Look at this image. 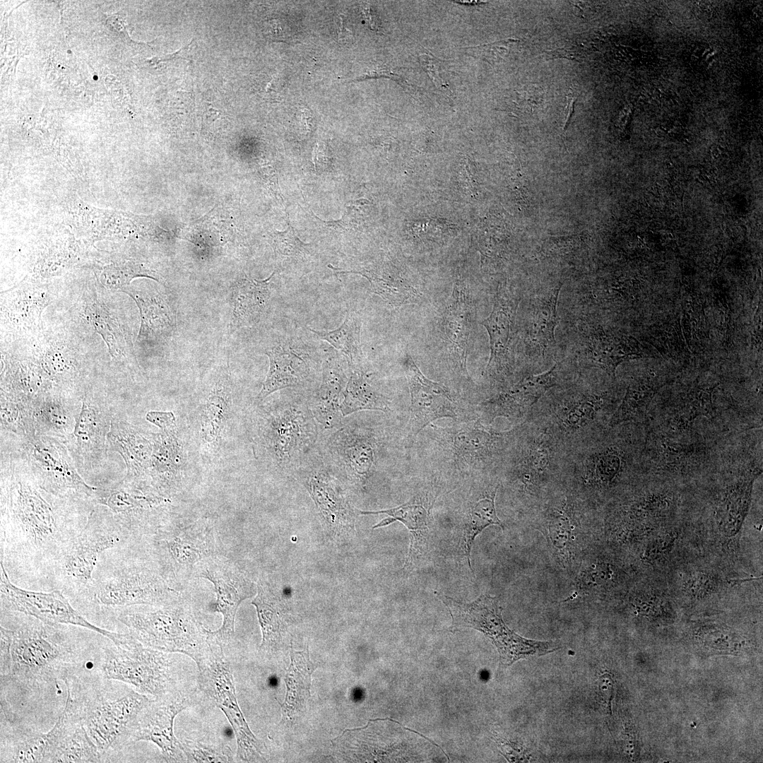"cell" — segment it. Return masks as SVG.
I'll return each instance as SVG.
<instances>
[{"mask_svg": "<svg viewBox=\"0 0 763 763\" xmlns=\"http://www.w3.org/2000/svg\"><path fill=\"white\" fill-rule=\"evenodd\" d=\"M94 506L44 490L23 462L11 455L6 465L1 463V561L16 575L49 579L54 562L83 529Z\"/></svg>", "mask_w": 763, "mask_h": 763, "instance_id": "cell-1", "label": "cell"}, {"mask_svg": "<svg viewBox=\"0 0 763 763\" xmlns=\"http://www.w3.org/2000/svg\"><path fill=\"white\" fill-rule=\"evenodd\" d=\"M117 621L143 645L171 653H181L194 662L198 670L211 658L213 641L196 619L190 603L181 594L159 605L114 608Z\"/></svg>", "mask_w": 763, "mask_h": 763, "instance_id": "cell-2", "label": "cell"}, {"mask_svg": "<svg viewBox=\"0 0 763 763\" xmlns=\"http://www.w3.org/2000/svg\"><path fill=\"white\" fill-rule=\"evenodd\" d=\"M101 671L105 678L130 685L153 699L198 687V674L190 675L178 656L146 646L129 633L104 649Z\"/></svg>", "mask_w": 763, "mask_h": 763, "instance_id": "cell-3", "label": "cell"}, {"mask_svg": "<svg viewBox=\"0 0 763 763\" xmlns=\"http://www.w3.org/2000/svg\"><path fill=\"white\" fill-rule=\"evenodd\" d=\"M133 536L108 509L95 504L83 529L54 562L50 582L66 596L87 597L102 555L126 544Z\"/></svg>", "mask_w": 763, "mask_h": 763, "instance_id": "cell-4", "label": "cell"}, {"mask_svg": "<svg viewBox=\"0 0 763 763\" xmlns=\"http://www.w3.org/2000/svg\"><path fill=\"white\" fill-rule=\"evenodd\" d=\"M0 629L1 678L31 685L63 673L72 649L56 626L37 620Z\"/></svg>", "mask_w": 763, "mask_h": 763, "instance_id": "cell-5", "label": "cell"}, {"mask_svg": "<svg viewBox=\"0 0 763 763\" xmlns=\"http://www.w3.org/2000/svg\"><path fill=\"white\" fill-rule=\"evenodd\" d=\"M165 520L144 536L150 564L174 588L188 581L200 563L218 554L216 540L213 524L207 520L188 524Z\"/></svg>", "mask_w": 763, "mask_h": 763, "instance_id": "cell-6", "label": "cell"}, {"mask_svg": "<svg viewBox=\"0 0 763 763\" xmlns=\"http://www.w3.org/2000/svg\"><path fill=\"white\" fill-rule=\"evenodd\" d=\"M451 617V632L473 628L482 632L496 647L499 663L504 668L529 656H543L557 651L560 646L552 641L525 638L511 629L502 617V608L496 597L483 594L471 603L458 601L437 593Z\"/></svg>", "mask_w": 763, "mask_h": 763, "instance_id": "cell-7", "label": "cell"}, {"mask_svg": "<svg viewBox=\"0 0 763 763\" xmlns=\"http://www.w3.org/2000/svg\"><path fill=\"white\" fill-rule=\"evenodd\" d=\"M67 688L66 702L102 757L129 745L134 724L152 699L136 690L112 698L102 692L76 696Z\"/></svg>", "mask_w": 763, "mask_h": 763, "instance_id": "cell-8", "label": "cell"}, {"mask_svg": "<svg viewBox=\"0 0 763 763\" xmlns=\"http://www.w3.org/2000/svg\"><path fill=\"white\" fill-rule=\"evenodd\" d=\"M179 595L151 564L122 561L96 569L87 598L114 609L163 604Z\"/></svg>", "mask_w": 763, "mask_h": 763, "instance_id": "cell-9", "label": "cell"}, {"mask_svg": "<svg viewBox=\"0 0 763 763\" xmlns=\"http://www.w3.org/2000/svg\"><path fill=\"white\" fill-rule=\"evenodd\" d=\"M20 441L18 459L44 490L59 497L93 502L97 487L81 477L62 442L37 434Z\"/></svg>", "mask_w": 763, "mask_h": 763, "instance_id": "cell-10", "label": "cell"}, {"mask_svg": "<svg viewBox=\"0 0 763 763\" xmlns=\"http://www.w3.org/2000/svg\"><path fill=\"white\" fill-rule=\"evenodd\" d=\"M198 686L224 713L237 741L236 759L255 762L266 759V746L250 730L239 706L232 671L224 648L213 644L210 661L198 670Z\"/></svg>", "mask_w": 763, "mask_h": 763, "instance_id": "cell-11", "label": "cell"}, {"mask_svg": "<svg viewBox=\"0 0 763 763\" xmlns=\"http://www.w3.org/2000/svg\"><path fill=\"white\" fill-rule=\"evenodd\" d=\"M261 442L271 459L282 469L299 466L314 446L317 422L309 408L285 403L264 416Z\"/></svg>", "mask_w": 763, "mask_h": 763, "instance_id": "cell-12", "label": "cell"}, {"mask_svg": "<svg viewBox=\"0 0 763 763\" xmlns=\"http://www.w3.org/2000/svg\"><path fill=\"white\" fill-rule=\"evenodd\" d=\"M0 567L2 608L23 613L52 626L71 625L83 627L101 634L114 644L122 639L123 634L108 631L89 622L71 605L61 591L54 588L45 592L24 589L11 581L1 561Z\"/></svg>", "mask_w": 763, "mask_h": 763, "instance_id": "cell-13", "label": "cell"}, {"mask_svg": "<svg viewBox=\"0 0 763 763\" xmlns=\"http://www.w3.org/2000/svg\"><path fill=\"white\" fill-rule=\"evenodd\" d=\"M168 499L143 481L123 479L106 488H98L93 503L105 507L134 536L150 533L165 519Z\"/></svg>", "mask_w": 763, "mask_h": 763, "instance_id": "cell-14", "label": "cell"}, {"mask_svg": "<svg viewBox=\"0 0 763 763\" xmlns=\"http://www.w3.org/2000/svg\"><path fill=\"white\" fill-rule=\"evenodd\" d=\"M194 576L208 579L213 584L215 600L211 610L222 615L223 622L217 630H209V634L223 648L227 646L235 636L239 605L254 596L256 587L235 562L218 554L200 563Z\"/></svg>", "mask_w": 763, "mask_h": 763, "instance_id": "cell-15", "label": "cell"}, {"mask_svg": "<svg viewBox=\"0 0 763 763\" xmlns=\"http://www.w3.org/2000/svg\"><path fill=\"white\" fill-rule=\"evenodd\" d=\"M199 687L160 699H151L139 714L131 731L129 744L149 741L159 748L165 762H186L174 722L183 710L200 702Z\"/></svg>", "mask_w": 763, "mask_h": 763, "instance_id": "cell-16", "label": "cell"}, {"mask_svg": "<svg viewBox=\"0 0 763 763\" xmlns=\"http://www.w3.org/2000/svg\"><path fill=\"white\" fill-rule=\"evenodd\" d=\"M116 414L106 401L85 394L74 430L64 442L80 473L100 471L107 458V434Z\"/></svg>", "mask_w": 763, "mask_h": 763, "instance_id": "cell-17", "label": "cell"}, {"mask_svg": "<svg viewBox=\"0 0 763 763\" xmlns=\"http://www.w3.org/2000/svg\"><path fill=\"white\" fill-rule=\"evenodd\" d=\"M403 368L410 394V435L415 437L425 427L442 418H455V404L448 389L426 377L409 354Z\"/></svg>", "mask_w": 763, "mask_h": 763, "instance_id": "cell-18", "label": "cell"}, {"mask_svg": "<svg viewBox=\"0 0 763 763\" xmlns=\"http://www.w3.org/2000/svg\"><path fill=\"white\" fill-rule=\"evenodd\" d=\"M146 420L160 429L153 434V450L148 483L161 496L167 498L177 483L182 451L176 420L172 412L150 411Z\"/></svg>", "mask_w": 763, "mask_h": 763, "instance_id": "cell-19", "label": "cell"}, {"mask_svg": "<svg viewBox=\"0 0 763 763\" xmlns=\"http://www.w3.org/2000/svg\"><path fill=\"white\" fill-rule=\"evenodd\" d=\"M375 445L374 437L367 430L350 425L338 430L327 443L336 465L350 480L363 486L373 473Z\"/></svg>", "mask_w": 763, "mask_h": 763, "instance_id": "cell-20", "label": "cell"}, {"mask_svg": "<svg viewBox=\"0 0 763 763\" xmlns=\"http://www.w3.org/2000/svg\"><path fill=\"white\" fill-rule=\"evenodd\" d=\"M107 449L123 458L126 474L124 479L148 482L153 450V434H148L133 425L113 418L107 434Z\"/></svg>", "mask_w": 763, "mask_h": 763, "instance_id": "cell-21", "label": "cell"}, {"mask_svg": "<svg viewBox=\"0 0 763 763\" xmlns=\"http://www.w3.org/2000/svg\"><path fill=\"white\" fill-rule=\"evenodd\" d=\"M48 762H101L102 756L68 704L52 728Z\"/></svg>", "mask_w": 763, "mask_h": 763, "instance_id": "cell-22", "label": "cell"}, {"mask_svg": "<svg viewBox=\"0 0 763 763\" xmlns=\"http://www.w3.org/2000/svg\"><path fill=\"white\" fill-rule=\"evenodd\" d=\"M357 511L363 515L385 514L388 516L374 525L373 529L389 525L396 521L401 522L407 528L410 534V545L403 567L406 572L410 571L418 560L427 552L430 507L422 497L415 496L407 502L391 509Z\"/></svg>", "mask_w": 763, "mask_h": 763, "instance_id": "cell-23", "label": "cell"}, {"mask_svg": "<svg viewBox=\"0 0 763 763\" xmlns=\"http://www.w3.org/2000/svg\"><path fill=\"white\" fill-rule=\"evenodd\" d=\"M122 291L136 302L141 315L138 342L162 341L169 338L176 327L173 305L166 295L158 291H144L125 287Z\"/></svg>", "mask_w": 763, "mask_h": 763, "instance_id": "cell-24", "label": "cell"}, {"mask_svg": "<svg viewBox=\"0 0 763 763\" xmlns=\"http://www.w3.org/2000/svg\"><path fill=\"white\" fill-rule=\"evenodd\" d=\"M443 329L447 348L467 375L466 361L471 329L469 297L464 285L457 282L443 313Z\"/></svg>", "mask_w": 763, "mask_h": 763, "instance_id": "cell-25", "label": "cell"}, {"mask_svg": "<svg viewBox=\"0 0 763 763\" xmlns=\"http://www.w3.org/2000/svg\"><path fill=\"white\" fill-rule=\"evenodd\" d=\"M519 302L506 292L496 295L492 310L480 324L490 338V358L487 370L501 369L508 360L509 347Z\"/></svg>", "mask_w": 763, "mask_h": 763, "instance_id": "cell-26", "label": "cell"}, {"mask_svg": "<svg viewBox=\"0 0 763 763\" xmlns=\"http://www.w3.org/2000/svg\"><path fill=\"white\" fill-rule=\"evenodd\" d=\"M274 273L261 280L245 278L234 285L231 295V331L259 321L271 297Z\"/></svg>", "mask_w": 763, "mask_h": 763, "instance_id": "cell-27", "label": "cell"}, {"mask_svg": "<svg viewBox=\"0 0 763 763\" xmlns=\"http://www.w3.org/2000/svg\"><path fill=\"white\" fill-rule=\"evenodd\" d=\"M317 666L310 660L308 646L296 651L291 644L290 663L285 677L286 694L280 704L281 723L293 721L304 709L311 697L312 674Z\"/></svg>", "mask_w": 763, "mask_h": 763, "instance_id": "cell-28", "label": "cell"}, {"mask_svg": "<svg viewBox=\"0 0 763 763\" xmlns=\"http://www.w3.org/2000/svg\"><path fill=\"white\" fill-rule=\"evenodd\" d=\"M269 360V368L257 396L264 400L273 392L302 385L309 374L306 362L284 345H275L265 351Z\"/></svg>", "mask_w": 763, "mask_h": 763, "instance_id": "cell-29", "label": "cell"}, {"mask_svg": "<svg viewBox=\"0 0 763 763\" xmlns=\"http://www.w3.org/2000/svg\"><path fill=\"white\" fill-rule=\"evenodd\" d=\"M309 468L305 484L324 519L336 525L350 524L352 509L327 469L323 466Z\"/></svg>", "mask_w": 763, "mask_h": 763, "instance_id": "cell-30", "label": "cell"}, {"mask_svg": "<svg viewBox=\"0 0 763 763\" xmlns=\"http://www.w3.org/2000/svg\"><path fill=\"white\" fill-rule=\"evenodd\" d=\"M347 382L339 364L331 360L324 362L321 384L309 409L317 423L325 429L336 427L341 422L340 404Z\"/></svg>", "mask_w": 763, "mask_h": 763, "instance_id": "cell-31", "label": "cell"}, {"mask_svg": "<svg viewBox=\"0 0 763 763\" xmlns=\"http://www.w3.org/2000/svg\"><path fill=\"white\" fill-rule=\"evenodd\" d=\"M81 407L57 398H43L31 403L36 434L54 437L63 443L72 434Z\"/></svg>", "mask_w": 763, "mask_h": 763, "instance_id": "cell-32", "label": "cell"}, {"mask_svg": "<svg viewBox=\"0 0 763 763\" xmlns=\"http://www.w3.org/2000/svg\"><path fill=\"white\" fill-rule=\"evenodd\" d=\"M257 593L252 602L257 613L262 632L260 651L269 653L280 646L287 625L282 604L268 584L262 580L256 585Z\"/></svg>", "mask_w": 763, "mask_h": 763, "instance_id": "cell-33", "label": "cell"}, {"mask_svg": "<svg viewBox=\"0 0 763 763\" xmlns=\"http://www.w3.org/2000/svg\"><path fill=\"white\" fill-rule=\"evenodd\" d=\"M562 285L537 297L533 302L527 322L526 336L531 347L544 353L555 343L558 324L557 301Z\"/></svg>", "mask_w": 763, "mask_h": 763, "instance_id": "cell-34", "label": "cell"}, {"mask_svg": "<svg viewBox=\"0 0 763 763\" xmlns=\"http://www.w3.org/2000/svg\"><path fill=\"white\" fill-rule=\"evenodd\" d=\"M231 406V388L223 375L208 394L202 414L201 434L207 442L218 439L226 423Z\"/></svg>", "mask_w": 763, "mask_h": 763, "instance_id": "cell-35", "label": "cell"}, {"mask_svg": "<svg viewBox=\"0 0 763 763\" xmlns=\"http://www.w3.org/2000/svg\"><path fill=\"white\" fill-rule=\"evenodd\" d=\"M389 410L386 398L367 381L362 371L353 369L348 379L340 404L343 417L362 410Z\"/></svg>", "mask_w": 763, "mask_h": 763, "instance_id": "cell-36", "label": "cell"}, {"mask_svg": "<svg viewBox=\"0 0 763 763\" xmlns=\"http://www.w3.org/2000/svg\"><path fill=\"white\" fill-rule=\"evenodd\" d=\"M186 762H233L230 746L219 735L211 733L191 732L178 738Z\"/></svg>", "mask_w": 763, "mask_h": 763, "instance_id": "cell-37", "label": "cell"}, {"mask_svg": "<svg viewBox=\"0 0 763 763\" xmlns=\"http://www.w3.org/2000/svg\"><path fill=\"white\" fill-rule=\"evenodd\" d=\"M497 488L490 494L478 499L470 504L463 524L461 547L466 557L472 573L473 569L471 564V553L474 540L487 527L496 525L503 528V524L497 514L495 498Z\"/></svg>", "mask_w": 763, "mask_h": 763, "instance_id": "cell-38", "label": "cell"}, {"mask_svg": "<svg viewBox=\"0 0 763 763\" xmlns=\"http://www.w3.org/2000/svg\"><path fill=\"white\" fill-rule=\"evenodd\" d=\"M320 339L328 342L343 353L353 369H359L362 357L360 344L361 321L355 313L348 312L343 324L332 331L309 329Z\"/></svg>", "mask_w": 763, "mask_h": 763, "instance_id": "cell-39", "label": "cell"}, {"mask_svg": "<svg viewBox=\"0 0 763 763\" xmlns=\"http://www.w3.org/2000/svg\"><path fill=\"white\" fill-rule=\"evenodd\" d=\"M557 365L550 369L537 375L526 377L507 391L499 396L498 401L507 408L521 409L531 407L555 385Z\"/></svg>", "mask_w": 763, "mask_h": 763, "instance_id": "cell-40", "label": "cell"}, {"mask_svg": "<svg viewBox=\"0 0 763 763\" xmlns=\"http://www.w3.org/2000/svg\"><path fill=\"white\" fill-rule=\"evenodd\" d=\"M338 273H354L365 277L370 283L372 291L391 305L410 303L418 297V292L405 280L386 271L360 269Z\"/></svg>", "mask_w": 763, "mask_h": 763, "instance_id": "cell-41", "label": "cell"}, {"mask_svg": "<svg viewBox=\"0 0 763 763\" xmlns=\"http://www.w3.org/2000/svg\"><path fill=\"white\" fill-rule=\"evenodd\" d=\"M51 747V733L28 731L18 734L12 740L7 755L1 762H48Z\"/></svg>", "mask_w": 763, "mask_h": 763, "instance_id": "cell-42", "label": "cell"}, {"mask_svg": "<svg viewBox=\"0 0 763 763\" xmlns=\"http://www.w3.org/2000/svg\"><path fill=\"white\" fill-rule=\"evenodd\" d=\"M1 429L18 436L20 440L36 434L31 406L24 401H1Z\"/></svg>", "mask_w": 763, "mask_h": 763, "instance_id": "cell-43", "label": "cell"}, {"mask_svg": "<svg viewBox=\"0 0 763 763\" xmlns=\"http://www.w3.org/2000/svg\"><path fill=\"white\" fill-rule=\"evenodd\" d=\"M86 312L95 329L105 340L112 357L123 355V336L106 309L100 304L93 303L88 307Z\"/></svg>", "mask_w": 763, "mask_h": 763, "instance_id": "cell-44", "label": "cell"}, {"mask_svg": "<svg viewBox=\"0 0 763 763\" xmlns=\"http://www.w3.org/2000/svg\"><path fill=\"white\" fill-rule=\"evenodd\" d=\"M457 454L476 457L492 444V437L479 427H469L456 432L451 437Z\"/></svg>", "mask_w": 763, "mask_h": 763, "instance_id": "cell-45", "label": "cell"}, {"mask_svg": "<svg viewBox=\"0 0 763 763\" xmlns=\"http://www.w3.org/2000/svg\"><path fill=\"white\" fill-rule=\"evenodd\" d=\"M136 277H148L160 281L153 271L140 264L129 262L106 268L102 275V280L106 285L124 288Z\"/></svg>", "mask_w": 763, "mask_h": 763, "instance_id": "cell-46", "label": "cell"}, {"mask_svg": "<svg viewBox=\"0 0 763 763\" xmlns=\"http://www.w3.org/2000/svg\"><path fill=\"white\" fill-rule=\"evenodd\" d=\"M271 236L274 250L279 255L298 256L306 251L307 244L296 235L290 223L286 230L276 231Z\"/></svg>", "mask_w": 763, "mask_h": 763, "instance_id": "cell-47", "label": "cell"}, {"mask_svg": "<svg viewBox=\"0 0 763 763\" xmlns=\"http://www.w3.org/2000/svg\"><path fill=\"white\" fill-rule=\"evenodd\" d=\"M517 93V109L521 112L533 114L543 104L544 91L538 85H531Z\"/></svg>", "mask_w": 763, "mask_h": 763, "instance_id": "cell-48", "label": "cell"}, {"mask_svg": "<svg viewBox=\"0 0 763 763\" xmlns=\"http://www.w3.org/2000/svg\"><path fill=\"white\" fill-rule=\"evenodd\" d=\"M615 680L613 675L608 672L602 673L598 680V690L608 714H612V701L615 695Z\"/></svg>", "mask_w": 763, "mask_h": 763, "instance_id": "cell-49", "label": "cell"}, {"mask_svg": "<svg viewBox=\"0 0 763 763\" xmlns=\"http://www.w3.org/2000/svg\"><path fill=\"white\" fill-rule=\"evenodd\" d=\"M337 37L339 41L349 42L352 38V31L350 23L343 13L336 15L334 19Z\"/></svg>", "mask_w": 763, "mask_h": 763, "instance_id": "cell-50", "label": "cell"}, {"mask_svg": "<svg viewBox=\"0 0 763 763\" xmlns=\"http://www.w3.org/2000/svg\"><path fill=\"white\" fill-rule=\"evenodd\" d=\"M544 53L548 59L565 58L579 61L584 57V54L581 52L571 49H557L545 51Z\"/></svg>", "mask_w": 763, "mask_h": 763, "instance_id": "cell-51", "label": "cell"}, {"mask_svg": "<svg viewBox=\"0 0 763 763\" xmlns=\"http://www.w3.org/2000/svg\"><path fill=\"white\" fill-rule=\"evenodd\" d=\"M362 13L369 28L375 31L379 30L380 24L378 16L369 4H365L362 6Z\"/></svg>", "mask_w": 763, "mask_h": 763, "instance_id": "cell-52", "label": "cell"}, {"mask_svg": "<svg viewBox=\"0 0 763 763\" xmlns=\"http://www.w3.org/2000/svg\"><path fill=\"white\" fill-rule=\"evenodd\" d=\"M567 106H566V108H565V117H564V125H563L564 131L567 128V126H568V124L569 123L572 115L573 114L574 104H575V102L576 100V97L574 95L572 91H569L568 93L567 96Z\"/></svg>", "mask_w": 763, "mask_h": 763, "instance_id": "cell-53", "label": "cell"}, {"mask_svg": "<svg viewBox=\"0 0 763 763\" xmlns=\"http://www.w3.org/2000/svg\"><path fill=\"white\" fill-rule=\"evenodd\" d=\"M312 214H313V213H312ZM313 215H314V214H313ZM314 217H315V218H317V220H319V221H320V222H321V223H323L324 225H326V227H331V228H333V229H334V230H338V231H345V230H348V227H349V225H348V220H347V219H346L345 216H343V218H342L341 219H340V220H331V221H324V220H321V219H320L319 218H318L317 216H316V215H314Z\"/></svg>", "mask_w": 763, "mask_h": 763, "instance_id": "cell-54", "label": "cell"}, {"mask_svg": "<svg viewBox=\"0 0 763 763\" xmlns=\"http://www.w3.org/2000/svg\"><path fill=\"white\" fill-rule=\"evenodd\" d=\"M454 2H457L459 4H470V5L483 3V1H454Z\"/></svg>", "mask_w": 763, "mask_h": 763, "instance_id": "cell-55", "label": "cell"}]
</instances>
